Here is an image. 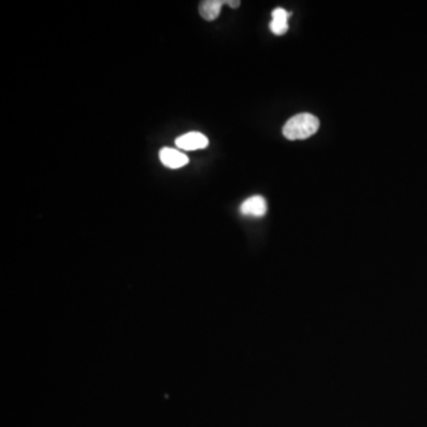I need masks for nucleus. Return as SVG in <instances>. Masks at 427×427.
I'll return each instance as SVG.
<instances>
[{
  "mask_svg": "<svg viewBox=\"0 0 427 427\" xmlns=\"http://www.w3.org/2000/svg\"><path fill=\"white\" fill-rule=\"evenodd\" d=\"M319 128V120L310 113L297 114L283 128L285 138L289 140H304L310 138Z\"/></svg>",
  "mask_w": 427,
  "mask_h": 427,
  "instance_id": "f257e3e1",
  "label": "nucleus"
},
{
  "mask_svg": "<svg viewBox=\"0 0 427 427\" xmlns=\"http://www.w3.org/2000/svg\"><path fill=\"white\" fill-rule=\"evenodd\" d=\"M209 140L200 132H189L176 139V145L186 151L202 150L208 147Z\"/></svg>",
  "mask_w": 427,
  "mask_h": 427,
  "instance_id": "f03ea898",
  "label": "nucleus"
},
{
  "mask_svg": "<svg viewBox=\"0 0 427 427\" xmlns=\"http://www.w3.org/2000/svg\"><path fill=\"white\" fill-rule=\"evenodd\" d=\"M159 159L166 168L170 169H181L189 163V158L186 154L170 147L161 149L159 152Z\"/></svg>",
  "mask_w": 427,
  "mask_h": 427,
  "instance_id": "7ed1b4c3",
  "label": "nucleus"
},
{
  "mask_svg": "<svg viewBox=\"0 0 427 427\" xmlns=\"http://www.w3.org/2000/svg\"><path fill=\"white\" fill-rule=\"evenodd\" d=\"M240 212L242 215L252 216V217H263L267 212V203L265 198L261 196H252L247 198L241 207Z\"/></svg>",
  "mask_w": 427,
  "mask_h": 427,
  "instance_id": "20e7f679",
  "label": "nucleus"
},
{
  "mask_svg": "<svg viewBox=\"0 0 427 427\" xmlns=\"http://www.w3.org/2000/svg\"><path fill=\"white\" fill-rule=\"evenodd\" d=\"M289 12L284 8H277L272 12V22L270 23V29L274 35L281 36L289 30Z\"/></svg>",
  "mask_w": 427,
  "mask_h": 427,
  "instance_id": "39448f33",
  "label": "nucleus"
},
{
  "mask_svg": "<svg viewBox=\"0 0 427 427\" xmlns=\"http://www.w3.org/2000/svg\"><path fill=\"white\" fill-rule=\"evenodd\" d=\"M226 4L223 0H205L200 4V15L205 21H215L219 17L222 5Z\"/></svg>",
  "mask_w": 427,
  "mask_h": 427,
  "instance_id": "423d86ee",
  "label": "nucleus"
},
{
  "mask_svg": "<svg viewBox=\"0 0 427 427\" xmlns=\"http://www.w3.org/2000/svg\"><path fill=\"white\" fill-rule=\"evenodd\" d=\"M226 4L229 5L232 8H237L241 4V1L240 0H228L226 1Z\"/></svg>",
  "mask_w": 427,
  "mask_h": 427,
  "instance_id": "0eeeda50",
  "label": "nucleus"
}]
</instances>
